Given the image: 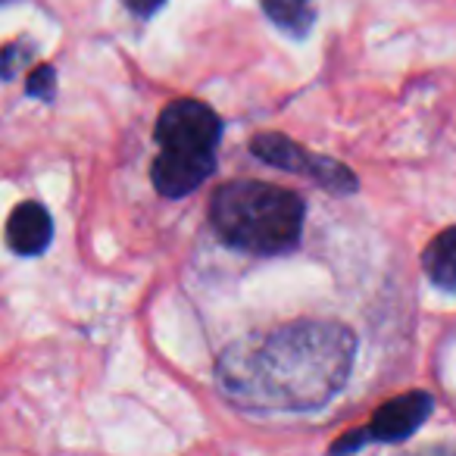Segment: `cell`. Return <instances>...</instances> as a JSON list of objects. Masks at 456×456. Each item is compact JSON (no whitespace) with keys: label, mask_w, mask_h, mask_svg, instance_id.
I'll return each mask as SVG.
<instances>
[{"label":"cell","mask_w":456,"mask_h":456,"mask_svg":"<svg viewBox=\"0 0 456 456\" xmlns=\"http://www.w3.org/2000/svg\"><path fill=\"white\" fill-rule=\"evenodd\" d=\"M356 338L335 319H297L244 338L219 356L216 379L232 403L256 412H310L344 391Z\"/></svg>","instance_id":"cell-1"},{"label":"cell","mask_w":456,"mask_h":456,"mask_svg":"<svg viewBox=\"0 0 456 456\" xmlns=\"http://www.w3.org/2000/svg\"><path fill=\"white\" fill-rule=\"evenodd\" d=\"M300 194L269 182H228L209 200V222L222 244L254 256L291 254L304 235Z\"/></svg>","instance_id":"cell-2"},{"label":"cell","mask_w":456,"mask_h":456,"mask_svg":"<svg viewBox=\"0 0 456 456\" xmlns=\"http://www.w3.org/2000/svg\"><path fill=\"white\" fill-rule=\"evenodd\" d=\"M153 138L159 153L151 163V182L169 200L188 197L216 172V147L222 141V119L200 101H172L159 113Z\"/></svg>","instance_id":"cell-3"},{"label":"cell","mask_w":456,"mask_h":456,"mask_svg":"<svg viewBox=\"0 0 456 456\" xmlns=\"http://www.w3.org/2000/svg\"><path fill=\"white\" fill-rule=\"evenodd\" d=\"M431 410H435V397L428 391H406L391 397L375 410L362 428L347 431L329 447V456H350L362 450L366 444H400L412 437L425 422H428Z\"/></svg>","instance_id":"cell-4"},{"label":"cell","mask_w":456,"mask_h":456,"mask_svg":"<svg viewBox=\"0 0 456 456\" xmlns=\"http://www.w3.org/2000/svg\"><path fill=\"white\" fill-rule=\"evenodd\" d=\"M250 153L256 159H263L266 166H275L281 172L291 175H304L310 182H316L319 188L331 191V194H354L360 188V178L354 169H347L344 163L322 153H313L306 147H300L297 141H291L288 134L279 132H263L250 141Z\"/></svg>","instance_id":"cell-5"},{"label":"cell","mask_w":456,"mask_h":456,"mask_svg":"<svg viewBox=\"0 0 456 456\" xmlns=\"http://www.w3.org/2000/svg\"><path fill=\"white\" fill-rule=\"evenodd\" d=\"M53 241V216L45 203L22 200L7 219V244L16 256H41Z\"/></svg>","instance_id":"cell-6"},{"label":"cell","mask_w":456,"mask_h":456,"mask_svg":"<svg viewBox=\"0 0 456 456\" xmlns=\"http://www.w3.org/2000/svg\"><path fill=\"white\" fill-rule=\"evenodd\" d=\"M422 269L441 291H456V225L437 232L422 250Z\"/></svg>","instance_id":"cell-7"},{"label":"cell","mask_w":456,"mask_h":456,"mask_svg":"<svg viewBox=\"0 0 456 456\" xmlns=\"http://www.w3.org/2000/svg\"><path fill=\"white\" fill-rule=\"evenodd\" d=\"M263 13L291 38H306V32L313 28V0H260Z\"/></svg>","instance_id":"cell-8"},{"label":"cell","mask_w":456,"mask_h":456,"mask_svg":"<svg viewBox=\"0 0 456 456\" xmlns=\"http://www.w3.org/2000/svg\"><path fill=\"white\" fill-rule=\"evenodd\" d=\"M26 91L32 97H38V101H53V94H57V69L53 66H38L26 78Z\"/></svg>","instance_id":"cell-9"},{"label":"cell","mask_w":456,"mask_h":456,"mask_svg":"<svg viewBox=\"0 0 456 456\" xmlns=\"http://www.w3.org/2000/svg\"><path fill=\"white\" fill-rule=\"evenodd\" d=\"M28 63V51L22 45H7L0 51V78H13L20 66Z\"/></svg>","instance_id":"cell-10"},{"label":"cell","mask_w":456,"mask_h":456,"mask_svg":"<svg viewBox=\"0 0 456 456\" xmlns=\"http://www.w3.org/2000/svg\"><path fill=\"white\" fill-rule=\"evenodd\" d=\"M122 4H126L134 16H153L159 7H163L166 0H122Z\"/></svg>","instance_id":"cell-11"},{"label":"cell","mask_w":456,"mask_h":456,"mask_svg":"<svg viewBox=\"0 0 456 456\" xmlns=\"http://www.w3.org/2000/svg\"><path fill=\"white\" fill-rule=\"evenodd\" d=\"M406 456H456V453L450 447H425L419 453H406Z\"/></svg>","instance_id":"cell-12"},{"label":"cell","mask_w":456,"mask_h":456,"mask_svg":"<svg viewBox=\"0 0 456 456\" xmlns=\"http://www.w3.org/2000/svg\"><path fill=\"white\" fill-rule=\"evenodd\" d=\"M7 4H16V0H0V7H7Z\"/></svg>","instance_id":"cell-13"}]
</instances>
